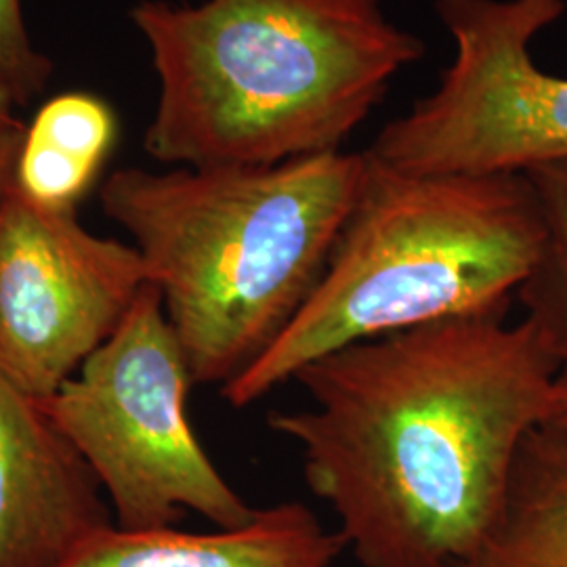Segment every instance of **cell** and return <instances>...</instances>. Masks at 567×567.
<instances>
[{"instance_id": "6da1fadb", "label": "cell", "mask_w": 567, "mask_h": 567, "mask_svg": "<svg viewBox=\"0 0 567 567\" xmlns=\"http://www.w3.org/2000/svg\"><path fill=\"white\" fill-rule=\"evenodd\" d=\"M507 316L330 351L295 377L309 408L269 414L360 566L461 567L498 524L561 370L538 330Z\"/></svg>"}, {"instance_id": "7a4b0ae2", "label": "cell", "mask_w": 567, "mask_h": 567, "mask_svg": "<svg viewBox=\"0 0 567 567\" xmlns=\"http://www.w3.org/2000/svg\"><path fill=\"white\" fill-rule=\"evenodd\" d=\"M161 81L143 147L171 166H267L341 152L425 42L383 0H143Z\"/></svg>"}, {"instance_id": "3957f363", "label": "cell", "mask_w": 567, "mask_h": 567, "mask_svg": "<svg viewBox=\"0 0 567 567\" xmlns=\"http://www.w3.org/2000/svg\"><path fill=\"white\" fill-rule=\"evenodd\" d=\"M365 152L267 166L114 171L103 213L142 255L196 385H227L276 344L322 280Z\"/></svg>"}, {"instance_id": "277c9868", "label": "cell", "mask_w": 567, "mask_h": 567, "mask_svg": "<svg viewBox=\"0 0 567 567\" xmlns=\"http://www.w3.org/2000/svg\"><path fill=\"white\" fill-rule=\"evenodd\" d=\"M322 280L276 344L221 386L231 408L347 344L452 318L507 316L543 248L526 173L412 175L374 163Z\"/></svg>"}, {"instance_id": "5b68a950", "label": "cell", "mask_w": 567, "mask_h": 567, "mask_svg": "<svg viewBox=\"0 0 567 567\" xmlns=\"http://www.w3.org/2000/svg\"><path fill=\"white\" fill-rule=\"evenodd\" d=\"M196 385L147 284L105 343L42 405L89 466L122 529L175 527L192 511L217 527L252 519L198 440L187 395Z\"/></svg>"}, {"instance_id": "8992f818", "label": "cell", "mask_w": 567, "mask_h": 567, "mask_svg": "<svg viewBox=\"0 0 567 567\" xmlns=\"http://www.w3.org/2000/svg\"><path fill=\"white\" fill-rule=\"evenodd\" d=\"M566 9L567 0H435L454 60L365 154L412 175L526 173L567 161V79L532 58L534 39Z\"/></svg>"}, {"instance_id": "52a82bcc", "label": "cell", "mask_w": 567, "mask_h": 567, "mask_svg": "<svg viewBox=\"0 0 567 567\" xmlns=\"http://www.w3.org/2000/svg\"><path fill=\"white\" fill-rule=\"evenodd\" d=\"M147 271L133 244L11 183L0 203V377L44 402L122 324Z\"/></svg>"}, {"instance_id": "ba28073f", "label": "cell", "mask_w": 567, "mask_h": 567, "mask_svg": "<svg viewBox=\"0 0 567 567\" xmlns=\"http://www.w3.org/2000/svg\"><path fill=\"white\" fill-rule=\"evenodd\" d=\"M102 487L44 405L0 377V567H61L112 526Z\"/></svg>"}, {"instance_id": "9c48e42d", "label": "cell", "mask_w": 567, "mask_h": 567, "mask_svg": "<svg viewBox=\"0 0 567 567\" xmlns=\"http://www.w3.org/2000/svg\"><path fill=\"white\" fill-rule=\"evenodd\" d=\"M343 553L339 532L322 526L303 503L286 501L257 508L244 526L204 534L112 524L61 567H334Z\"/></svg>"}, {"instance_id": "30bf717a", "label": "cell", "mask_w": 567, "mask_h": 567, "mask_svg": "<svg viewBox=\"0 0 567 567\" xmlns=\"http://www.w3.org/2000/svg\"><path fill=\"white\" fill-rule=\"evenodd\" d=\"M461 567H567V435H527L498 524Z\"/></svg>"}, {"instance_id": "8fae6325", "label": "cell", "mask_w": 567, "mask_h": 567, "mask_svg": "<svg viewBox=\"0 0 567 567\" xmlns=\"http://www.w3.org/2000/svg\"><path fill=\"white\" fill-rule=\"evenodd\" d=\"M116 140V116L89 93H63L42 103L25 128L13 183L47 208L76 210L97 179Z\"/></svg>"}, {"instance_id": "7c38bea8", "label": "cell", "mask_w": 567, "mask_h": 567, "mask_svg": "<svg viewBox=\"0 0 567 567\" xmlns=\"http://www.w3.org/2000/svg\"><path fill=\"white\" fill-rule=\"evenodd\" d=\"M540 206L543 248L515 301L561 368H567V161L526 171Z\"/></svg>"}, {"instance_id": "4fadbf2b", "label": "cell", "mask_w": 567, "mask_h": 567, "mask_svg": "<svg viewBox=\"0 0 567 567\" xmlns=\"http://www.w3.org/2000/svg\"><path fill=\"white\" fill-rule=\"evenodd\" d=\"M51 74L53 61L30 39L21 0H0V84L23 107L41 95Z\"/></svg>"}, {"instance_id": "5bb4252c", "label": "cell", "mask_w": 567, "mask_h": 567, "mask_svg": "<svg viewBox=\"0 0 567 567\" xmlns=\"http://www.w3.org/2000/svg\"><path fill=\"white\" fill-rule=\"evenodd\" d=\"M23 135H25V128L0 135V203L16 177V164L20 156Z\"/></svg>"}, {"instance_id": "9a60e30c", "label": "cell", "mask_w": 567, "mask_h": 567, "mask_svg": "<svg viewBox=\"0 0 567 567\" xmlns=\"http://www.w3.org/2000/svg\"><path fill=\"white\" fill-rule=\"evenodd\" d=\"M543 425L567 435V368H561L548 398L547 419Z\"/></svg>"}, {"instance_id": "2e32d148", "label": "cell", "mask_w": 567, "mask_h": 567, "mask_svg": "<svg viewBox=\"0 0 567 567\" xmlns=\"http://www.w3.org/2000/svg\"><path fill=\"white\" fill-rule=\"evenodd\" d=\"M18 107H20V105L16 103L13 95L0 84V135L25 128L20 116H18V112H16Z\"/></svg>"}]
</instances>
